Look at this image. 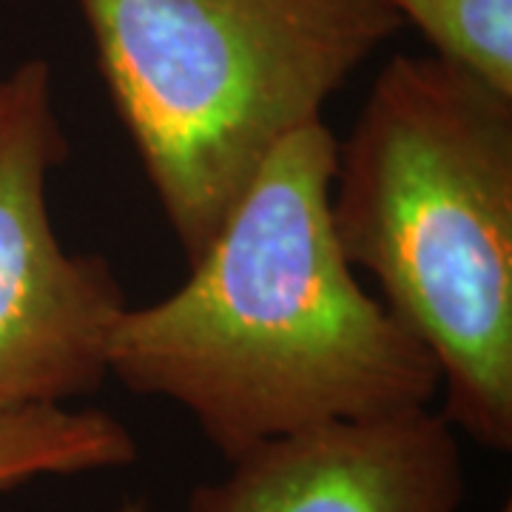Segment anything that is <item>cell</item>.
Segmentation results:
<instances>
[{
    "instance_id": "cell-1",
    "label": "cell",
    "mask_w": 512,
    "mask_h": 512,
    "mask_svg": "<svg viewBox=\"0 0 512 512\" xmlns=\"http://www.w3.org/2000/svg\"><path fill=\"white\" fill-rule=\"evenodd\" d=\"M336 134L271 154L180 288L120 313L109 376L180 404L222 456L333 421L427 407L436 359L367 291L330 225Z\"/></svg>"
},
{
    "instance_id": "cell-2",
    "label": "cell",
    "mask_w": 512,
    "mask_h": 512,
    "mask_svg": "<svg viewBox=\"0 0 512 512\" xmlns=\"http://www.w3.org/2000/svg\"><path fill=\"white\" fill-rule=\"evenodd\" d=\"M330 225L356 274L436 359L441 416L512 447V97L396 55L336 140Z\"/></svg>"
},
{
    "instance_id": "cell-3",
    "label": "cell",
    "mask_w": 512,
    "mask_h": 512,
    "mask_svg": "<svg viewBox=\"0 0 512 512\" xmlns=\"http://www.w3.org/2000/svg\"><path fill=\"white\" fill-rule=\"evenodd\" d=\"M188 262L402 20L382 0H77Z\"/></svg>"
},
{
    "instance_id": "cell-4",
    "label": "cell",
    "mask_w": 512,
    "mask_h": 512,
    "mask_svg": "<svg viewBox=\"0 0 512 512\" xmlns=\"http://www.w3.org/2000/svg\"><path fill=\"white\" fill-rule=\"evenodd\" d=\"M66 154L52 66L23 60L0 77V413L94 393L128 308L109 259L57 237L49 180Z\"/></svg>"
},
{
    "instance_id": "cell-5",
    "label": "cell",
    "mask_w": 512,
    "mask_h": 512,
    "mask_svg": "<svg viewBox=\"0 0 512 512\" xmlns=\"http://www.w3.org/2000/svg\"><path fill=\"white\" fill-rule=\"evenodd\" d=\"M185 512H458L456 427L427 407L333 421L254 444Z\"/></svg>"
},
{
    "instance_id": "cell-6",
    "label": "cell",
    "mask_w": 512,
    "mask_h": 512,
    "mask_svg": "<svg viewBox=\"0 0 512 512\" xmlns=\"http://www.w3.org/2000/svg\"><path fill=\"white\" fill-rule=\"evenodd\" d=\"M137 456L126 424L106 410L35 404L0 413V490L32 478L120 470Z\"/></svg>"
},
{
    "instance_id": "cell-7",
    "label": "cell",
    "mask_w": 512,
    "mask_h": 512,
    "mask_svg": "<svg viewBox=\"0 0 512 512\" xmlns=\"http://www.w3.org/2000/svg\"><path fill=\"white\" fill-rule=\"evenodd\" d=\"M413 23L441 63L512 97V0H382Z\"/></svg>"
},
{
    "instance_id": "cell-8",
    "label": "cell",
    "mask_w": 512,
    "mask_h": 512,
    "mask_svg": "<svg viewBox=\"0 0 512 512\" xmlns=\"http://www.w3.org/2000/svg\"><path fill=\"white\" fill-rule=\"evenodd\" d=\"M111 512H151V510H148L143 501H126V504H120L117 510H111Z\"/></svg>"
},
{
    "instance_id": "cell-9",
    "label": "cell",
    "mask_w": 512,
    "mask_h": 512,
    "mask_svg": "<svg viewBox=\"0 0 512 512\" xmlns=\"http://www.w3.org/2000/svg\"><path fill=\"white\" fill-rule=\"evenodd\" d=\"M498 512H512V504H510V498H507V501H504V507H501V510Z\"/></svg>"
}]
</instances>
